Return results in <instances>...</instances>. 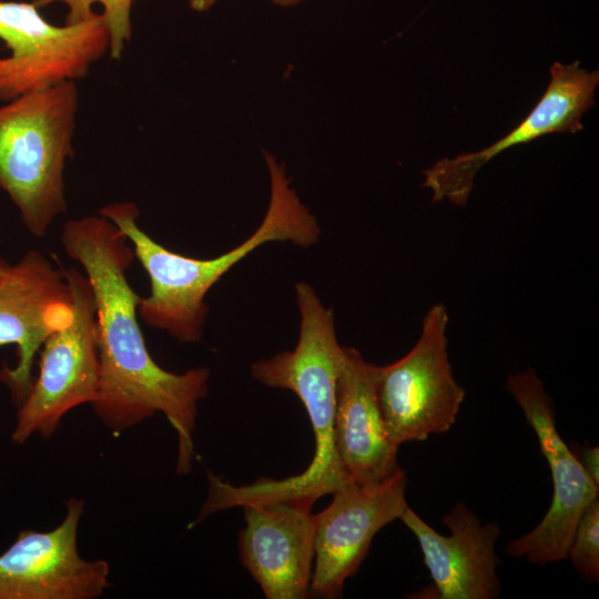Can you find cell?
Masks as SVG:
<instances>
[{
  "label": "cell",
  "mask_w": 599,
  "mask_h": 599,
  "mask_svg": "<svg viewBox=\"0 0 599 599\" xmlns=\"http://www.w3.org/2000/svg\"><path fill=\"white\" fill-rule=\"evenodd\" d=\"M61 243L84 270L97 319L100 379L91 406L113 433H121L160 412L177 435V474L194 458L197 403L207 394L210 369L182 374L163 369L150 355L138 322L141 297L126 271L134 253L124 233L101 214L65 222Z\"/></svg>",
  "instance_id": "6da1fadb"
},
{
  "label": "cell",
  "mask_w": 599,
  "mask_h": 599,
  "mask_svg": "<svg viewBox=\"0 0 599 599\" xmlns=\"http://www.w3.org/2000/svg\"><path fill=\"white\" fill-rule=\"evenodd\" d=\"M295 295L300 334L294 349L253 363L251 375L267 387L288 389L298 397L313 428L314 456L305 470L288 478H260L250 485L234 486L213 477L207 490V505L213 511L271 500L313 507L322 496L352 483L334 443L337 384L345 347L337 341L333 309L322 303L315 290L298 282Z\"/></svg>",
  "instance_id": "7a4b0ae2"
},
{
  "label": "cell",
  "mask_w": 599,
  "mask_h": 599,
  "mask_svg": "<svg viewBox=\"0 0 599 599\" xmlns=\"http://www.w3.org/2000/svg\"><path fill=\"white\" fill-rule=\"evenodd\" d=\"M263 156L271 183L266 214L251 236L212 258L189 257L154 241L139 226L134 203H111L99 211L124 233L149 275L150 295L141 297L138 306L139 316L149 327L165 331L180 343L199 342L209 312L205 296L235 264L265 243L292 242L308 247L318 241L317 220L290 184L284 164L266 150Z\"/></svg>",
  "instance_id": "3957f363"
},
{
  "label": "cell",
  "mask_w": 599,
  "mask_h": 599,
  "mask_svg": "<svg viewBox=\"0 0 599 599\" xmlns=\"http://www.w3.org/2000/svg\"><path fill=\"white\" fill-rule=\"evenodd\" d=\"M78 105L74 81L31 91L0 105V189L38 238L67 210L63 172L73 154Z\"/></svg>",
  "instance_id": "277c9868"
},
{
  "label": "cell",
  "mask_w": 599,
  "mask_h": 599,
  "mask_svg": "<svg viewBox=\"0 0 599 599\" xmlns=\"http://www.w3.org/2000/svg\"><path fill=\"white\" fill-rule=\"evenodd\" d=\"M448 313L433 305L414 347L398 361L378 366L376 397L386 434L396 446L423 441L455 424L465 399L448 359Z\"/></svg>",
  "instance_id": "5b68a950"
},
{
  "label": "cell",
  "mask_w": 599,
  "mask_h": 599,
  "mask_svg": "<svg viewBox=\"0 0 599 599\" xmlns=\"http://www.w3.org/2000/svg\"><path fill=\"white\" fill-rule=\"evenodd\" d=\"M72 292V319L42 345L40 372L17 413L11 434L14 444L32 435H53L62 417L98 395L100 379L98 319L91 285L85 275L65 270Z\"/></svg>",
  "instance_id": "8992f818"
},
{
  "label": "cell",
  "mask_w": 599,
  "mask_h": 599,
  "mask_svg": "<svg viewBox=\"0 0 599 599\" xmlns=\"http://www.w3.org/2000/svg\"><path fill=\"white\" fill-rule=\"evenodd\" d=\"M0 39L10 51L0 58V103L81 79L109 51L103 14L58 27L33 2L0 1Z\"/></svg>",
  "instance_id": "52a82bcc"
},
{
  "label": "cell",
  "mask_w": 599,
  "mask_h": 599,
  "mask_svg": "<svg viewBox=\"0 0 599 599\" xmlns=\"http://www.w3.org/2000/svg\"><path fill=\"white\" fill-rule=\"evenodd\" d=\"M506 389L517 402L532 428L552 480L551 504L529 532L510 540L505 551L536 565L565 560L579 518L598 498L597 485L559 435L552 400L531 368L510 374Z\"/></svg>",
  "instance_id": "ba28073f"
},
{
  "label": "cell",
  "mask_w": 599,
  "mask_h": 599,
  "mask_svg": "<svg viewBox=\"0 0 599 599\" xmlns=\"http://www.w3.org/2000/svg\"><path fill=\"white\" fill-rule=\"evenodd\" d=\"M406 486V474L398 468L379 483H349L332 494L331 504L315 515L309 593L328 599L342 595L346 580L365 559L375 535L399 519L408 507Z\"/></svg>",
  "instance_id": "9c48e42d"
},
{
  "label": "cell",
  "mask_w": 599,
  "mask_h": 599,
  "mask_svg": "<svg viewBox=\"0 0 599 599\" xmlns=\"http://www.w3.org/2000/svg\"><path fill=\"white\" fill-rule=\"evenodd\" d=\"M72 292L65 270L29 251L0 277V346H17L14 367L3 365L0 380L21 404L32 385L34 357L45 339L72 319Z\"/></svg>",
  "instance_id": "30bf717a"
},
{
  "label": "cell",
  "mask_w": 599,
  "mask_h": 599,
  "mask_svg": "<svg viewBox=\"0 0 599 599\" xmlns=\"http://www.w3.org/2000/svg\"><path fill=\"white\" fill-rule=\"evenodd\" d=\"M83 508V500L71 498L54 529L19 532L0 555V599H95L110 587L109 564L78 552Z\"/></svg>",
  "instance_id": "8fae6325"
},
{
  "label": "cell",
  "mask_w": 599,
  "mask_h": 599,
  "mask_svg": "<svg viewBox=\"0 0 599 599\" xmlns=\"http://www.w3.org/2000/svg\"><path fill=\"white\" fill-rule=\"evenodd\" d=\"M555 62L546 91L528 115L509 133L477 152L444 158L424 171V187L432 191L433 202L448 201L466 205L477 172L499 153L550 133H576L582 129V115L595 105L599 71Z\"/></svg>",
  "instance_id": "7c38bea8"
},
{
  "label": "cell",
  "mask_w": 599,
  "mask_h": 599,
  "mask_svg": "<svg viewBox=\"0 0 599 599\" xmlns=\"http://www.w3.org/2000/svg\"><path fill=\"white\" fill-rule=\"evenodd\" d=\"M416 537L433 583L413 598L496 599L500 596L495 547L498 522L481 520L463 502L444 515L448 536L434 530L409 507L399 518Z\"/></svg>",
  "instance_id": "4fadbf2b"
},
{
  "label": "cell",
  "mask_w": 599,
  "mask_h": 599,
  "mask_svg": "<svg viewBox=\"0 0 599 599\" xmlns=\"http://www.w3.org/2000/svg\"><path fill=\"white\" fill-rule=\"evenodd\" d=\"M243 509L245 527L238 534V554L265 598H306L315 556L312 507L271 500Z\"/></svg>",
  "instance_id": "5bb4252c"
},
{
  "label": "cell",
  "mask_w": 599,
  "mask_h": 599,
  "mask_svg": "<svg viewBox=\"0 0 599 599\" xmlns=\"http://www.w3.org/2000/svg\"><path fill=\"white\" fill-rule=\"evenodd\" d=\"M378 366L352 347L338 378L334 443L341 465L354 484L379 483L399 467L398 446L385 430L376 397Z\"/></svg>",
  "instance_id": "9a60e30c"
},
{
  "label": "cell",
  "mask_w": 599,
  "mask_h": 599,
  "mask_svg": "<svg viewBox=\"0 0 599 599\" xmlns=\"http://www.w3.org/2000/svg\"><path fill=\"white\" fill-rule=\"evenodd\" d=\"M63 3L68 7L65 24H77L87 21L98 13L91 9L92 4L101 3L104 8L103 17L109 30V54L113 60H120L125 43L131 40V9L134 0H34L38 7L52 3Z\"/></svg>",
  "instance_id": "2e32d148"
},
{
  "label": "cell",
  "mask_w": 599,
  "mask_h": 599,
  "mask_svg": "<svg viewBox=\"0 0 599 599\" xmlns=\"http://www.w3.org/2000/svg\"><path fill=\"white\" fill-rule=\"evenodd\" d=\"M586 580L599 579V499L582 512L568 547L567 557Z\"/></svg>",
  "instance_id": "e0dca14e"
},
{
  "label": "cell",
  "mask_w": 599,
  "mask_h": 599,
  "mask_svg": "<svg viewBox=\"0 0 599 599\" xmlns=\"http://www.w3.org/2000/svg\"><path fill=\"white\" fill-rule=\"evenodd\" d=\"M577 456V455H576ZM583 469L590 478L599 485V450L598 446L583 448L580 456H577Z\"/></svg>",
  "instance_id": "ac0fdd59"
},
{
  "label": "cell",
  "mask_w": 599,
  "mask_h": 599,
  "mask_svg": "<svg viewBox=\"0 0 599 599\" xmlns=\"http://www.w3.org/2000/svg\"><path fill=\"white\" fill-rule=\"evenodd\" d=\"M217 0H189L190 8L195 12L209 11Z\"/></svg>",
  "instance_id": "d6986e66"
},
{
  "label": "cell",
  "mask_w": 599,
  "mask_h": 599,
  "mask_svg": "<svg viewBox=\"0 0 599 599\" xmlns=\"http://www.w3.org/2000/svg\"><path fill=\"white\" fill-rule=\"evenodd\" d=\"M272 4L281 8H290L301 4L307 0H268Z\"/></svg>",
  "instance_id": "ffe728a7"
},
{
  "label": "cell",
  "mask_w": 599,
  "mask_h": 599,
  "mask_svg": "<svg viewBox=\"0 0 599 599\" xmlns=\"http://www.w3.org/2000/svg\"><path fill=\"white\" fill-rule=\"evenodd\" d=\"M8 266H9V264L0 258V277L4 274Z\"/></svg>",
  "instance_id": "44dd1931"
}]
</instances>
